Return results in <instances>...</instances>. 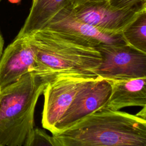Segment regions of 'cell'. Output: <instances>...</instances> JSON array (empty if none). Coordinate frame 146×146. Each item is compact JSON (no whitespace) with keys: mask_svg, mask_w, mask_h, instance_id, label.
Masks as SVG:
<instances>
[{"mask_svg":"<svg viewBox=\"0 0 146 146\" xmlns=\"http://www.w3.org/2000/svg\"><path fill=\"white\" fill-rule=\"evenodd\" d=\"M51 134L54 146H146V120L120 110H99Z\"/></svg>","mask_w":146,"mask_h":146,"instance_id":"6da1fadb","label":"cell"},{"mask_svg":"<svg viewBox=\"0 0 146 146\" xmlns=\"http://www.w3.org/2000/svg\"><path fill=\"white\" fill-rule=\"evenodd\" d=\"M27 36L36 55L33 72L39 76L50 80L60 75L96 77L95 72L102 60L96 48L47 27Z\"/></svg>","mask_w":146,"mask_h":146,"instance_id":"7a4b0ae2","label":"cell"},{"mask_svg":"<svg viewBox=\"0 0 146 146\" xmlns=\"http://www.w3.org/2000/svg\"><path fill=\"white\" fill-rule=\"evenodd\" d=\"M50 80L34 72L1 90L0 143L22 146L34 128V112L39 96Z\"/></svg>","mask_w":146,"mask_h":146,"instance_id":"3957f363","label":"cell"},{"mask_svg":"<svg viewBox=\"0 0 146 146\" xmlns=\"http://www.w3.org/2000/svg\"><path fill=\"white\" fill-rule=\"evenodd\" d=\"M96 48L102 60L96 76L107 80L146 77V53L126 44H104Z\"/></svg>","mask_w":146,"mask_h":146,"instance_id":"277c9868","label":"cell"},{"mask_svg":"<svg viewBox=\"0 0 146 146\" xmlns=\"http://www.w3.org/2000/svg\"><path fill=\"white\" fill-rule=\"evenodd\" d=\"M73 75H60L53 78L46 85L42 117L43 127L51 133L59 120L68 109L82 86L89 79Z\"/></svg>","mask_w":146,"mask_h":146,"instance_id":"5b68a950","label":"cell"},{"mask_svg":"<svg viewBox=\"0 0 146 146\" xmlns=\"http://www.w3.org/2000/svg\"><path fill=\"white\" fill-rule=\"evenodd\" d=\"M111 91V85L107 80L98 76L89 79L77 92L70 106L56 124L54 133L100 110L107 101Z\"/></svg>","mask_w":146,"mask_h":146,"instance_id":"8992f818","label":"cell"},{"mask_svg":"<svg viewBox=\"0 0 146 146\" xmlns=\"http://www.w3.org/2000/svg\"><path fill=\"white\" fill-rule=\"evenodd\" d=\"M72 10L75 17L81 21L112 35L121 34L125 27L143 12L116 9L109 4L108 0L87 3L72 7Z\"/></svg>","mask_w":146,"mask_h":146,"instance_id":"52a82bcc","label":"cell"},{"mask_svg":"<svg viewBox=\"0 0 146 146\" xmlns=\"http://www.w3.org/2000/svg\"><path fill=\"white\" fill-rule=\"evenodd\" d=\"M45 27L74 36L87 46L95 48L104 44H126L121 34L103 33L78 18L73 13L71 3L58 12Z\"/></svg>","mask_w":146,"mask_h":146,"instance_id":"ba28073f","label":"cell"},{"mask_svg":"<svg viewBox=\"0 0 146 146\" xmlns=\"http://www.w3.org/2000/svg\"><path fill=\"white\" fill-rule=\"evenodd\" d=\"M36 66L35 53L28 36H16L0 58V89L15 82L23 75L33 72Z\"/></svg>","mask_w":146,"mask_h":146,"instance_id":"9c48e42d","label":"cell"},{"mask_svg":"<svg viewBox=\"0 0 146 146\" xmlns=\"http://www.w3.org/2000/svg\"><path fill=\"white\" fill-rule=\"evenodd\" d=\"M108 81L111 94L100 110L119 111L127 107L146 106V77Z\"/></svg>","mask_w":146,"mask_h":146,"instance_id":"30bf717a","label":"cell"},{"mask_svg":"<svg viewBox=\"0 0 146 146\" xmlns=\"http://www.w3.org/2000/svg\"><path fill=\"white\" fill-rule=\"evenodd\" d=\"M72 0H36L32 3L28 17L17 36L27 35L45 27L60 10Z\"/></svg>","mask_w":146,"mask_h":146,"instance_id":"8fae6325","label":"cell"},{"mask_svg":"<svg viewBox=\"0 0 146 146\" xmlns=\"http://www.w3.org/2000/svg\"><path fill=\"white\" fill-rule=\"evenodd\" d=\"M121 36L126 44L146 53V10L125 27Z\"/></svg>","mask_w":146,"mask_h":146,"instance_id":"7c38bea8","label":"cell"},{"mask_svg":"<svg viewBox=\"0 0 146 146\" xmlns=\"http://www.w3.org/2000/svg\"><path fill=\"white\" fill-rule=\"evenodd\" d=\"M24 146H54L51 137L44 130L34 128L28 134L23 143Z\"/></svg>","mask_w":146,"mask_h":146,"instance_id":"4fadbf2b","label":"cell"},{"mask_svg":"<svg viewBox=\"0 0 146 146\" xmlns=\"http://www.w3.org/2000/svg\"><path fill=\"white\" fill-rule=\"evenodd\" d=\"M109 4L116 9L141 12L146 10V0H108Z\"/></svg>","mask_w":146,"mask_h":146,"instance_id":"5bb4252c","label":"cell"},{"mask_svg":"<svg viewBox=\"0 0 146 146\" xmlns=\"http://www.w3.org/2000/svg\"><path fill=\"white\" fill-rule=\"evenodd\" d=\"M107 1V0H72L71 5L72 6V7L74 8L87 3L96 2H100V1Z\"/></svg>","mask_w":146,"mask_h":146,"instance_id":"9a60e30c","label":"cell"},{"mask_svg":"<svg viewBox=\"0 0 146 146\" xmlns=\"http://www.w3.org/2000/svg\"><path fill=\"white\" fill-rule=\"evenodd\" d=\"M145 108H146V106L145 107H143V108L141 109V110H140L136 114V116L141 117V118H143L144 119H145V117H146V110H145Z\"/></svg>","mask_w":146,"mask_h":146,"instance_id":"2e32d148","label":"cell"},{"mask_svg":"<svg viewBox=\"0 0 146 146\" xmlns=\"http://www.w3.org/2000/svg\"><path fill=\"white\" fill-rule=\"evenodd\" d=\"M3 46H4V40L3 37L0 33V58L2 56V52L3 51Z\"/></svg>","mask_w":146,"mask_h":146,"instance_id":"e0dca14e","label":"cell"},{"mask_svg":"<svg viewBox=\"0 0 146 146\" xmlns=\"http://www.w3.org/2000/svg\"><path fill=\"white\" fill-rule=\"evenodd\" d=\"M20 0H9V1L12 3H17V2H18Z\"/></svg>","mask_w":146,"mask_h":146,"instance_id":"ac0fdd59","label":"cell"},{"mask_svg":"<svg viewBox=\"0 0 146 146\" xmlns=\"http://www.w3.org/2000/svg\"><path fill=\"white\" fill-rule=\"evenodd\" d=\"M0 146H5V145H3V144H2L0 143Z\"/></svg>","mask_w":146,"mask_h":146,"instance_id":"d6986e66","label":"cell"},{"mask_svg":"<svg viewBox=\"0 0 146 146\" xmlns=\"http://www.w3.org/2000/svg\"><path fill=\"white\" fill-rule=\"evenodd\" d=\"M36 0H33V3H34Z\"/></svg>","mask_w":146,"mask_h":146,"instance_id":"ffe728a7","label":"cell"},{"mask_svg":"<svg viewBox=\"0 0 146 146\" xmlns=\"http://www.w3.org/2000/svg\"><path fill=\"white\" fill-rule=\"evenodd\" d=\"M0 100H1V89H0Z\"/></svg>","mask_w":146,"mask_h":146,"instance_id":"44dd1931","label":"cell"},{"mask_svg":"<svg viewBox=\"0 0 146 146\" xmlns=\"http://www.w3.org/2000/svg\"><path fill=\"white\" fill-rule=\"evenodd\" d=\"M0 1H1V0H0Z\"/></svg>","mask_w":146,"mask_h":146,"instance_id":"7402d4cb","label":"cell"}]
</instances>
